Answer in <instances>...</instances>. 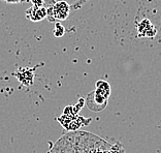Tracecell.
I'll return each instance as SVG.
<instances>
[{
    "mask_svg": "<svg viewBox=\"0 0 161 153\" xmlns=\"http://www.w3.org/2000/svg\"><path fill=\"white\" fill-rule=\"evenodd\" d=\"M70 13V5L66 1H56L47 7V18L50 22L66 20Z\"/></svg>",
    "mask_w": 161,
    "mask_h": 153,
    "instance_id": "1",
    "label": "cell"
},
{
    "mask_svg": "<svg viewBox=\"0 0 161 153\" xmlns=\"http://www.w3.org/2000/svg\"><path fill=\"white\" fill-rule=\"evenodd\" d=\"M26 18L28 20L38 22L47 18V6L33 5L26 12Z\"/></svg>",
    "mask_w": 161,
    "mask_h": 153,
    "instance_id": "2",
    "label": "cell"
},
{
    "mask_svg": "<svg viewBox=\"0 0 161 153\" xmlns=\"http://www.w3.org/2000/svg\"><path fill=\"white\" fill-rule=\"evenodd\" d=\"M65 33V29L64 27L62 26L60 23H56L55 25V29H54V35L56 36V37H61V36H63Z\"/></svg>",
    "mask_w": 161,
    "mask_h": 153,
    "instance_id": "3",
    "label": "cell"
},
{
    "mask_svg": "<svg viewBox=\"0 0 161 153\" xmlns=\"http://www.w3.org/2000/svg\"><path fill=\"white\" fill-rule=\"evenodd\" d=\"M6 3H10V4H16V3H23V2H27L28 0H3Z\"/></svg>",
    "mask_w": 161,
    "mask_h": 153,
    "instance_id": "4",
    "label": "cell"
},
{
    "mask_svg": "<svg viewBox=\"0 0 161 153\" xmlns=\"http://www.w3.org/2000/svg\"><path fill=\"white\" fill-rule=\"evenodd\" d=\"M28 1L33 3V5H45L43 0H28Z\"/></svg>",
    "mask_w": 161,
    "mask_h": 153,
    "instance_id": "5",
    "label": "cell"
}]
</instances>
